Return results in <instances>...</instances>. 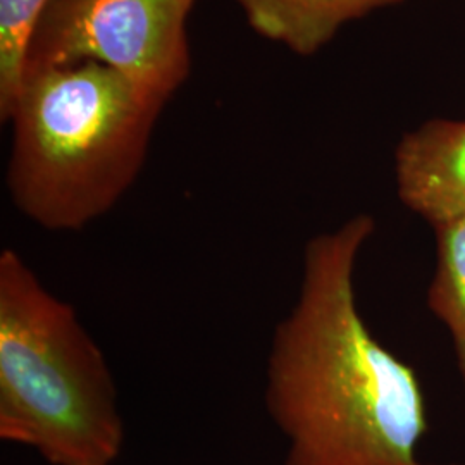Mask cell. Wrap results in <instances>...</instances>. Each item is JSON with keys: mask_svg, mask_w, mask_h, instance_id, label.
I'll return each instance as SVG.
<instances>
[{"mask_svg": "<svg viewBox=\"0 0 465 465\" xmlns=\"http://www.w3.org/2000/svg\"><path fill=\"white\" fill-rule=\"evenodd\" d=\"M376 228L369 214L311 238L299 297L274 330L264 405L288 440L284 465H428L416 371L384 349L359 311L355 266Z\"/></svg>", "mask_w": 465, "mask_h": 465, "instance_id": "obj_1", "label": "cell"}, {"mask_svg": "<svg viewBox=\"0 0 465 465\" xmlns=\"http://www.w3.org/2000/svg\"><path fill=\"white\" fill-rule=\"evenodd\" d=\"M166 104L95 61L28 69L7 117L15 207L54 232H84L109 214L145 166Z\"/></svg>", "mask_w": 465, "mask_h": 465, "instance_id": "obj_2", "label": "cell"}, {"mask_svg": "<svg viewBox=\"0 0 465 465\" xmlns=\"http://www.w3.org/2000/svg\"><path fill=\"white\" fill-rule=\"evenodd\" d=\"M117 386L76 309L15 249L0 253V440L49 465H114Z\"/></svg>", "mask_w": 465, "mask_h": 465, "instance_id": "obj_3", "label": "cell"}, {"mask_svg": "<svg viewBox=\"0 0 465 465\" xmlns=\"http://www.w3.org/2000/svg\"><path fill=\"white\" fill-rule=\"evenodd\" d=\"M195 0H49L26 71L95 61L171 99L188 80Z\"/></svg>", "mask_w": 465, "mask_h": 465, "instance_id": "obj_4", "label": "cell"}, {"mask_svg": "<svg viewBox=\"0 0 465 465\" xmlns=\"http://www.w3.org/2000/svg\"><path fill=\"white\" fill-rule=\"evenodd\" d=\"M401 202L432 226L465 216V121H430L395 152Z\"/></svg>", "mask_w": 465, "mask_h": 465, "instance_id": "obj_5", "label": "cell"}, {"mask_svg": "<svg viewBox=\"0 0 465 465\" xmlns=\"http://www.w3.org/2000/svg\"><path fill=\"white\" fill-rule=\"evenodd\" d=\"M253 32L299 54L322 49L349 21L399 0H232Z\"/></svg>", "mask_w": 465, "mask_h": 465, "instance_id": "obj_6", "label": "cell"}, {"mask_svg": "<svg viewBox=\"0 0 465 465\" xmlns=\"http://www.w3.org/2000/svg\"><path fill=\"white\" fill-rule=\"evenodd\" d=\"M434 230L438 247L430 307L451 332L465 384V216Z\"/></svg>", "mask_w": 465, "mask_h": 465, "instance_id": "obj_7", "label": "cell"}, {"mask_svg": "<svg viewBox=\"0 0 465 465\" xmlns=\"http://www.w3.org/2000/svg\"><path fill=\"white\" fill-rule=\"evenodd\" d=\"M49 0H0V117L7 121L26 74V55Z\"/></svg>", "mask_w": 465, "mask_h": 465, "instance_id": "obj_8", "label": "cell"}]
</instances>
